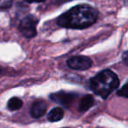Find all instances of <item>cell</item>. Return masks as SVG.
I'll return each mask as SVG.
<instances>
[{
	"mask_svg": "<svg viewBox=\"0 0 128 128\" xmlns=\"http://www.w3.org/2000/svg\"><path fill=\"white\" fill-rule=\"evenodd\" d=\"M98 12L88 4H78L59 16L57 23L59 26L69 29H84L95 24Z\"/></svg>",
	"mask_w": 128,
	"mask_h": 128,
	"instance_id": "1",
	"label": "cell"
},
{
	"mask_svg": "<svg viewBox=\"0 0 128 128\" xmlns=\"http://www.w3.org/2000/svg\"><path fill=\"white\" fill-rule=\"evenodd\" d=\"M120 86V79L109 69L103 70L90 79V88L96 95L106 100Z\"/></svg>",
	"mask_w": 128,
	"mask_h": 128,
	"instance_id": "2",
	"label": "cell"
},
{
	"mask_svg": "<svg viewBox=\"0 0 128 128\" xmlns=\"http://www.w3.org/2000/svg\"><path fill=\"white\" fill-rule=\"evenodd\" d=\"M38 19L34 15H28L20 21L18 30L26 38H32L37 34V26Z\"/></svg>",
	"mask_w": 128,
	"mask_h": 128,
	"instance_id": "3",
	"label": "cell"
},
{
	"mask_svg": "<svg viewBox=\"0 0 128 128\" xmlns=\"http://www.w3.org/2000/svg\"><path fill=\"white\" fill-rule=\"evenodd\" d=\"M78 98V94L74 92H67L60 91L50 94V100L53 102L59 104L66 108H70L73 102Z\"/></svg>",
	"mask_w": 128,
	"mask_h": 128,
	"instance_id": "4",
	"label": "cell"
},
{
	"mask_svg": "<svg viewBox=\"0 0 128 128\" xmlns=\"http://www.w3.org/2000/svg\"><path fill=\"white\" fill-rule=\"evenodd\" d=\"M68 67L76 71H86L92 66V61L86 56H73L66 61Z\"/></svg>",
	"mask_w": 128,
	"mask_h": 128,
	"instance_id": "5",
	"label": "cell"
},
{
	"mask_svg": "<svg viewBox=\"0 0 128 128\" xmlns=\"http://www.w3.org/2000/svg\"><path fill=\"white\" fill-rule=\"evenodd\" d=\"M47 110V104L43 100H36L30 106V112L32 118H39L42 116H44Z\"/></svg>",
	"mask_w": 128,
	"mask_h": 128,
	"instance_id": "6",
	"label": "cell"
},
{
	"mask_svg": "<svg viewBox=\"0 0 128 128\" xmlns=\"http://www.w3.org/2000/svg\"><path fill=\"white\" fill-rule=\"evenodd\" d=\"M94 104H95L94 98L91 94H86L84 97H82V98L79 101L78 110L80 112H86L90 108L94 106Z\"/></svg>",
	"mask_w": 128,
	"mask_h": 128,
	"instance_id": "7",
	"label": "cell"
},
{
	"mask_svg": "<svg viewBox=\"0 0 128 128\" xmlns=\"http://www.w3.org/2000/svg\"><path fill=\"white\" fill-rule=\"evenodd\" d=\"M64 111L62 107H55L49 112L47 115V120L50 122H57L64 118Z\"/></svg>",
	"mask_w": 128,
	"mask_h": 128,
	"instance_id": "8",
	"label": "cell"
},
{
	"mask_svg": "<svg viewBox=\"0 0 128 128\" xmlns=\"http://www.w3.org/2000/svg\"><path fill=\"white\" fill-rule=\"evenodd\" d=\"M23 106V101L18 97H13L10 98L8 103H7V108L10 111H17L19 110Z\"/></svg>",
	"mask_w": 128,
	"mask_h": 128,
	"instance_id": "9",
	"label": "cell"
},
{
	"mask_svg": "<svg viewBox=\"0 0 128 128\" xmlns=\"http://www.w3.org/2000/svg\"><path fill=\"white\" fill-rule=\"evenodd\" d=\"M117 94L120 97H124V98H128V82L125 84L118 92Z\"/></svg>",
	"mask_w": 128,
	"mask_h": 128,
	"instance_id": "10",
	"label": "cell"
},
{
	"mask_svg": "<svg viewBox=\"0 0 128 128\" xmlns=\"http://www.w3.org/2000/svg\"><path fill=\"white\" fill-rule=\"evenodd\" d=\"M14 0H0V8L8 9L13 4Z\"/></svg>",
	"mask_w": 128,
	"mask_h": 128,
	"instance_id": "11",
	"label": "cell"
},
{
	"mask_svg": "<svg viewBox=\"0 0 128 128\" xmlns=\"http://www.w3.org/2000/svg\"><path fill=\"white\" fill-rule=\"evenodd\" d=\"M122 61L126 66H128V51L125 52L122 54Z\"/></svg>",
	"mask_w": 128,
	"mask_h": 128,
	"instance_id": "12",
	"label": "cell"
},
{
	"mask_svg": "<svg viewBox=\"0 0 128 128\" xmlns=\"http://www.w3.org/2000/svg\"><path fill=\"white\" fill-rule=\"evenodd\" d=\"M27 3H42L46 0H26Z\"/></svg>",
	"mask_w": 128,
	"mask_h": 128,
	"instance_id": "13",
	"label": "cell"
},
{
	"mask_svg": "<svg viewBox=\"0 0 128 128\" xmlns=\"http://www.w3.org/2000/svg\"><path fill=\"white\" fill-rule=\"evenodd\" d=\"M2 72H3V70H2V68L0 67V74H1V73H2Z\"/></svg>",
	"mask_w": 128,
	"mask_h": 128,
	"instance_id": "14",
	"label": "cell"
}]
</instances>
